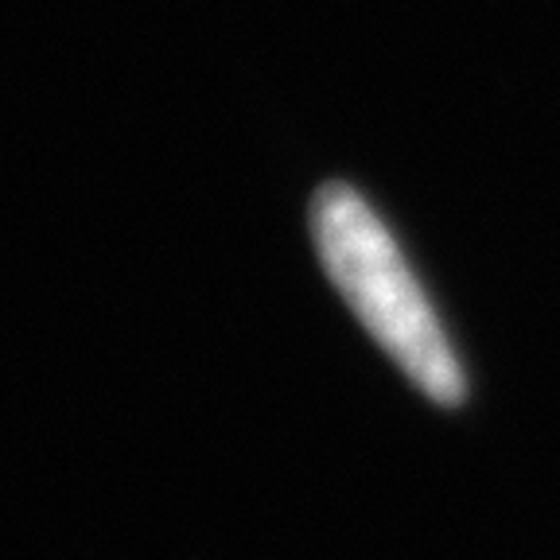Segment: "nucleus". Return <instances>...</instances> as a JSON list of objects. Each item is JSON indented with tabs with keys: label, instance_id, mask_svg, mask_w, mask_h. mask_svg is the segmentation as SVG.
Here are the masks:
<instances>
[{
	"label": "nucleus",
	"instance_id": "nucleus-1",
	"mask_svg": "<svg viewBox=\"0 0 560 560\" xmlns=\"http://www.w3.org/2000/svg\"><path fill=\"white\" fill-rule=\"evenodd\" d=\"M312 242L331 289L385 359L432 405L459 409L471 397L464 350L382 210L359 187L324 184L312 199Z\"/></svg>",
	"mask_w": 560,
	"mask_h": 560
}]
</instances>
